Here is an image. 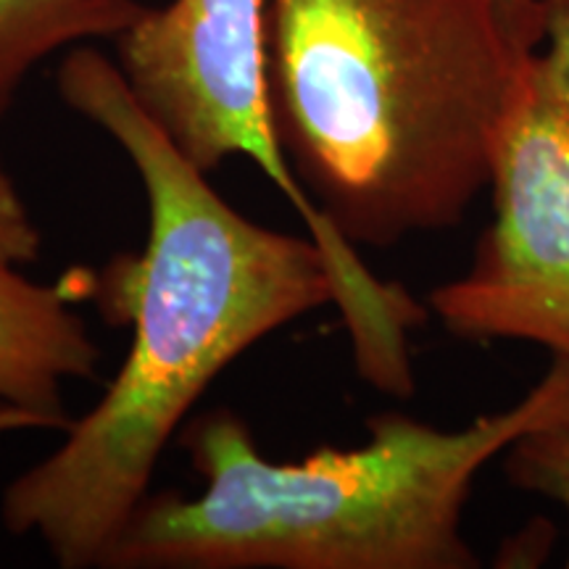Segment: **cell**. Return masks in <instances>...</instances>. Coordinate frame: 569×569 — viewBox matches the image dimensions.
<instances>
[{
	"instance_id": "obj_1",
	"label": "cell",
	"mask_w": 569,
	"mask_h": 569,
	"mask_svg": "<svg viewBox=\"0 0 569 569\" xmlns=\"http://www.w3.org/2000/svg\"><path fill=\"white\" fill-rule=\"evenodd\" d=\"M56 88L122 148L151 219L142 253L119 256L96 277L106 319L132 330L124 365L0 503L6 530L38 538L63 569H84L103 565L211 382L261 338L336 303L338 288L315 240L256 224L211 188L109 56L71 48Z\"/></svg>"
},
{
	"instance_id": "obj_2",
	"label": "cell",
	"mask_w": 569,
	"mask_h": 569,
	"mask_svg": "<svg viewBox=\"0 0 569 569\" xmlns=\"http://www.w3.org/2000/svg\"><path fill=\"white\" fill-rule=\"evenodd\" d=\"M530 53L498 0H264L277 140L353 248L465 222Z\"/></svg>"
},
{
	"instance_id": "obj_3",
	"label": "cell",
	"mask_w": 569,
	"mask_h": 569,
	"mask_svg": "<svg viewBox=\"0 0 569 569\" xmlns=\"http://www.w3.org/2000/svg\"><path fill=\"white\" fill-rule=\"evenodd\" d=\"M569 419V361L515 407L440 430L398 411L369 440L272 461L232 409L184 422L201 493H148L101 567L113 569H475L461 532L478 472L525 432Z\"/></svg>"
},
{
	"instance_id": "obj_4",
	"label": "cell",
	"mask_w": 569,
	"mask_h": 569,
	"mask_svg": "<svg viewBox=\"0 0 569 569\" xmlns=\"http://www.w3.org/2000/svg\"><path fill=\"white\" fill-rule=\"evenodd\" d=\"M142 109L206 174L232 156L251 159L301 213L338 282L365 272L356 248L298 184L277 140L267 98L264 0H169L113 40Z\"/></svg>"
},
{
	"instance_id": "obj_5",
	"label": "cell",
	"mask_w": 569,
	"mask_h": 569,
	"mask_svg": "<svg viewBox=\"0 0 569 569\" xmlns=\"http://www.w3.org/2000/svg\"><path fill=\"white\" fill-rule=\"evenodd\" d=\"M493 222L430 309L467 340H528L569 361V127L528 84L498 142Z\"/></svg>"
},
{
	"instance_id": "obj_6",
	"label": "cell",
	"mask_w": 569,
	"mask_h": 569,
	"mask_svg": "<svg viewBox=\"0 0 569 569\" xmlns=\"http://www.w3.org/2000/svg\"><path fill=\"white\" fill-rule=\"evenodd\" d=\"M96 290L84 269L59 282H34L0 269V432L71 425L67 386L90 380L101 348L71 306Z\"/></svg>"
},
{
	"instance_id": "obj_7",
	"label": "cell",
	"mask_w": 569,
	"mask_h": 569,
	"mask_svg": "<svg viewBox=\"0 0 569 569\" xmlns=\"http://www.w3.org/2000/svg\"><path fill=\"white\" fill-rule=\"evenodd\" d=\"M142 11L140 0H0V122L34 67L92 40H117Z\"/></svg>"
},
{
	"instance_id": "obj_8",
	"label": "cell",
	"mask_w": 569,
	"mask_h": 569,
	"mask_svg": "<svg viewBox=\"0 0 569 569\" xmlns=\"http://www.w3.org/2000/svg\"><path fill=\"white\" fill-rule=\"evenodd\" d=\"M503 475L522 493L559 503L569 525V419L519 436L503 451Z\"/></svg>"
},
{
	"instance_id": "obj_9",
	"label": "cell",
	"mask_w": 569,
	"mask_h": 569,
	"mask_svg": "<svg viewBox=\"0 0 569 569\" xmlns=\"http://www.w3.org/2000/svg\"><path fill=\"white\" fill-rule=\"evenodd\" d=\"M543 38L528 59L530 90L569 127V0H540Z\"/></svg>"
},
{
	"instance_id": "obj_10",
	"label": "cell",
	"mask_w": 569,
	"mask_h": 569,
	"mask_svg": "<svg viewBox=\"0 0 569 569\" xmlns=\"http://www.w3.org/2000/svg\"><path fill=\"white\" fill-rule=\"evenodd\" d=\"M42 234L17 182L0 167V269H21L40 259Z\"/></svg>"
},
{
	"instance_id": "obj_11",
	"label": "cell",
	"mask_w": 569,
	"mask_h": 569,
	"mask_svg": "<svg viewBox=\"0 0 569 569\" xmlns=\"http://www.w3.org/2000/svg\"><path fill=\"white\" fill-rule=\"evenodd\" d=\"M509 30L525 48L536 51L543 38V9L540 0H498Z\"/></svg>"
}]
</instances>
